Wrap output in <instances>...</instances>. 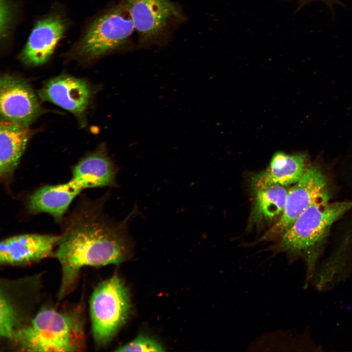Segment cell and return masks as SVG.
Masks as SVG:
<instances>
[{"instance_id":"cell-13","label":"cell","mask_w":352,"mask_h":352,"mask_svg":"<svg viewBox=\"0 0 352 352\" xmlns=\"http://www.w3.org/2000/svg\"><path fill=\"white\" fill-rule=\"evenodd\" d=\"M307 163L305 154H287L276 152L268 167L252 176L251 188L253 190L272 184L286 186L296 183L308 169Z\"/></svg>"},{"instance_id":"cell-15","label":"cell","mask_w":352,"mask_h":352,"mask_svg":"<svg viewBox=\"0 0 352 352\" xmlns=\"http://www.w3.org/2000/svg\"><path fill=\"white\" fill-rule=\"evenodd\" d=\"M82 191L69 181L44 186L29 197L28 209L31 213H46L60 220L73 199Z\"/></svg>"},{"instance_id":"cell-14","label":"cell","mask_w":352,"mask_h":352,"mask_svg":"<svg viewBox=\"0 0 352 352\" xmlns=\"http://www.w3.org/2000/svg\"><path fill=\"white\" fill-rule=\"evenodd\" d=\"M30 136L28 127L0 118V177L3 182L10 179Z\"/></svg>"},{"instance_id":"cell-9","label":"cell","mask_w":352,"mask_h":352,"mask_svg":"<svg viewBox=\"0 0 352 352\" xmlns=\"http://www.w3.org/2000/svg\"><path fill=\"white\" fill-rule=\"evenodd\" d=\"M60 236L25 234L3 239L0 245V263L24 265L40 261L52 254Z\"/></svg>"},{"instance_id":"cell-16","label":"cell","mask_w":352,"mask_h":352,"mask_svg":"<svg viewBox=\"0 0 352 352\" xmlns=\"http://www.w3.org/2000/svg\"><path fill=\"white\" fill-rule=\"evenodd\" d=\"M254 199L249 225H259L282 214L288 191L284 186L272 184L253 190Z\"/></svg>"},{"instance_id":"cell-8","label":"cell","mask_w":352,"mask_h":352,"mask_svg":"<svg viewBox=\"0 0 352 352\" xmlns=\"http://www.w3.org/2000/svg\"><path fill=\"white\" fill-rule=\"evenodd\" d=\"M1 118L28 127L39 115L40 105L28 84L14 75L0 80Z\"/></svg>"},{"instance_id":"cell-18","label":"cell","mask_w":352,"mask_h":352,"mask_svg":"<svg viewBox=\"0 0 352 352\" xmlns=\"http://www.w3.org/2000/svg\"><path fill=\"white\" fill-rule=\"evenodd\" d=\"M162 346L147 336L140 335L133 341L115 350L117 352H164Z\"/></svg>"},{"instance_id":"cell-17","label":"cell","mask_w":352,"mask_h":352,"mask_svg":"<svg viewBox=\"0 0 352 352\" xmlns=\"http://www.w3.org/2000/svg\"><path fill=\"white\" fill-rule=\"evenodd\" d=\"M17 310L12 301L4 291L0 296V335L9 340L19 328Z\"/></svg>"},{"instance_id":"cell-3","label":"cell","mask_w":352,"mask_h":352,"mask_svg":"<svg viewBox=\"0 0 352 352\" xmlns=\"http://www.w3.org/2000/svg\"><path fill=\"white\" fill-rule=\"evenodd\" d=\"M352 207V201L317 202L307 208L269 250L273 254L286 253L290 260L303 257L307 264V281L314 276L321 245L331 225Z\"/></svg>"},{"instance_id":"cell-11","label":"cell","mask_w":352,"mask_h":352,"mask_svg":"<svg viewBox=\"0 0 352 352\" xmlns=\"http://www.w3.org/2000/svg\"><path fill=\"white\" fill-rule=\"evenodd\" d=\"M117 168L101 144L74 167L69 182L82 190L88 188L116 187Z\"/></svg>"},{"instance_id":"cell-10","label":"cell","mask_w":352,"mask_h":352,"mask_svg":"<svg viewBox=\"0 0 352 352\" xmlns=\"http://www.w3.org/2000/svg\"><path fill=\"white\" fill-rule=\"evenodd\" d=\"M39 95L43 100L53 103L83 119L89 103L91 89L83 79L62 75L48 81L39 90Z\"/></svg>"},{"instance_id":"cell-4","label":"cell","mask_w":352,"mask_h":352,"mask_svg":"<svg viewBox=\"0 0 352 352\" xmlns=\"http://www.w3.org/2000/svg\"><path fill=\"white\" fill-rule=\"evenodd\" d=\"M128 289L117 275L100 283L90 299L93 336L99 346L107 344L125 323L131 309Z\"/></svg>"},{"instance_id":"cell-2","label":"cell","mask_w":352,"mask_h":352,"mask_svg":"<svg viewBox=\"0 0 352 352\" xmlns=\"http://www.w3.org/2000/svg\"><path fill=\"white\" fill-rule=\"evenodd\" d=\"M24 352H78L85 348L83 309H40L9 340Z\"/></svg>"},{"instance_id":"cell-1","label":"cell","mask_w":352,"mask_h":352,"mask_svg":"<svg viewBox=\"0 0 352 352\" xmlns=\"http://www.w3.org/2000/svg\"><path fill=\"white\" fill-rule=\"evenodd\" d=\"M101 207L98 205L79 212L60 236L55 253L62 270L60 299L74 288L82 268L118 264L130 252V216L122 221H114L103 214Z\"/></svg>"},{"instance_id":"cell-19","label":"cell","mask_w":352,"mask_h":352,"mask_svg":"<svg viewBox=\"0 0 352 352\" xmlns=\"http://www.w3.org/2000/svg\"><path fill=\"white\" fill-rule=\"evenodd\" d=\"M315 0H321L324 2H325L326 3H328L329 4H331L333 3L334 2H336V0H303L304 3H308L310 2Z\"/></svg>"},{"instance_id":"cell-12","label":"cell","mask_w":352,"mask_h":352,"mask_svg":"<svg viewBox=\"0 0 352 352\" xmlns=\"http://www.w3.org/2000/svg\"><path fill=\"white\" fill-rule=\"evenodd\" d=\"M65 29L62 19L51 16L38 22L32 29L20 58L29 66L46 63L51 56Z\"/></svg>"},{"instance_id":"cell-7","label":"cell","mask_w":352,"mask_h":352,"mask_svg":"<svg viewBox=\"0 0 352 352\" xmlns=\"http://www.w3.org/2000/svg\"><path fill=\"white\" fill-rule=\"evenodd\" d=\"M329 198L327 181L321 169L317 166L308 168L288 191L280 218L257 242L282 237L310 205L317 202L329 201Z\"/></svg>"},{"instance_id":"cell-5","label":"cell","mask_w":352,"mask_h":352,"mask_svg":"<svg viewBox=\"0 0 352 352\" xmlns=\"http://www.w3.org/2000/svg\"><path fill=\"white\" fill-rule=\"evenodd\" d=\"M134 30L129 13L119 3L93 22L75 52L83 59H91L122 50L129 46Z\"/></svg>"},{"instance_id":"cell-6","label":"cell","mask_w":352,"mask_h":352,"mask_svg":"<svg viewBox=\"0 0 352 352\" xmlns=\"http://www.w3.org/2000/svg\"><path fill=\"white\" fill-rule=\"evenodd\" d=\"M138 34L140 48L160 45L173 29L184 22L179 7L171 0H120Z\"/></svg>"}]
</instances>
